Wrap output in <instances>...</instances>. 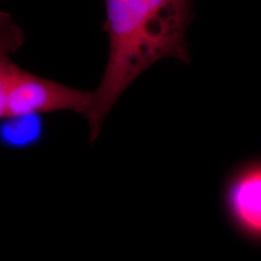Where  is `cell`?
I'll list each match as a JSON object with an SVG mask.
<instances>
[{
  "instance_id": "6da1fadb",
  "label": "cell",
  "mask_w": 261,
  "mask_h": 261,
  "mask_svg": "<svg viewBox=\"0 0 261 261\" xmlns=\"http://www.w3.org/2000/svg\"><path fill=\"white\" fill-rule=\"evenodd\" d=\"M193 3L194 0H106L105 30L110 51L85 118L91 143L98 139L113 106L138 76L165 58L190 61L186 32L194 18Z\"/></svg>"
},
{
  "instance_id": "7a4b0ae2",
  "label": "cell",
  "mask_w": 261,
  "mask_h": 261,
  "mask_svg": "<svg viewBox=\"0 0 261 261\" xmlns=\"http://www.w3.org/2000/svg\"><path fill=\"white\" fill-rule=\"evenodd\" d=\"M224 210L243 237L253 244L261 241V163L253 159L234 170L225 182Z\"/></svg>"
},
{
  "instance_id": "3957f363",
  "label": "cell",
  "mask_w": 261,
  "mask_h": 261,
  "mask_svg": "<svg viewBox=\"0 0 261 261\" xmlns=\"http://www.w3.org/2000/svg\"><path fill=\"white\" fill-rule=\"evenodd\" d=\"M24 33L7 12L0 10V120L3 117V94L10 76L17 68L12 60L24 44Z\"/></svg>"
}]
</instances>
